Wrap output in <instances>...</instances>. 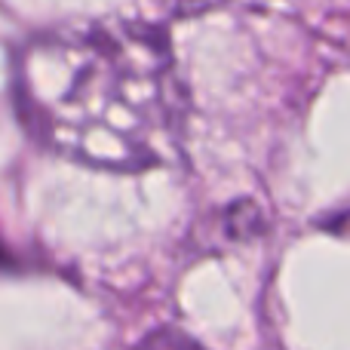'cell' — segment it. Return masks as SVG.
Segmentation results:
<instances>
[{
  "label": "cell",
  "mask_w": 350,
  "mask_h": 350,
  "mask_svg": "<svg viewBox=\"0 0 350 350\" xmlns=\"http://www.w3.org/2000/svg\"><path fill=\"white\" fill-rule=\"evenodd\" d=\"M28 135L59 157L114 172L170 163L185 90L170 43L142 22H90L37 34L12 71Z\"/></svg>",
  "instance_id": "obj_1"
},
{
  "label": "cell",
  "mask_w": 350,
  "mask_h": 350,
  "mask_svg": "<svg viewBox=\"0 0 350 350\" xmlns=\"http://www.w3.org/2000/svg\"><path fill=\"white\" fill-rule=\"evenodd\" d=\"M221 3L224 0H163V6L172 16H200V12H209Z\"/></svg>",
  "instance_id": "obj_2"
},
{
  "label": "cell",
  "mask_w": 350,
  "mask_h": 350,
  "mask_svg": "<svg viewBox=\"0 0 350 350\" xmlns=\"http://www.w3.org/2000/svg\"><path fill=\"white\" fill-rule=\"evenodd\" d=\"M335 230H347V234H350V215H347V218H341L338 228H335Z\"/></svg>",
  "instance_id": "obj_3"
}]
</instances>
